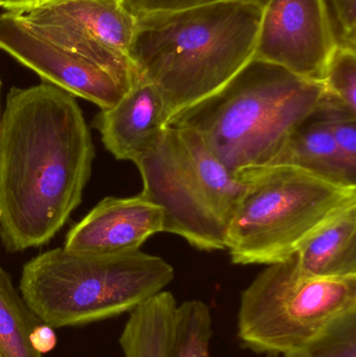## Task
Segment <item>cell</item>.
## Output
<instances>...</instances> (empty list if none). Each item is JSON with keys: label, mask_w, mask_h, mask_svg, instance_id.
<instances>
[{"label": "cell", "mask_w": 356, "mask_h": 357, "mask_svg": "<svg viewBox=\"0 0 356 357\" xmlns=\"http://www.w3.org/2000/svg\"><path fill=\"white\" fill-rule=\"evenodd\" d=\"M94 157L75 96L48 83L10 89L0 116V238L8 252L54 238L81 204Z\"/></svg>", "instance_id": "6da1fadb"}, {"label": "cell", "mask_w": 356, "mask_h": 357, "mask_svg": "<svg viewBox=\"0 0 356 357\" xmlns=\"http://www.w3.org/2000/svg\"><path fill=\"white\" fill-rule=\"evenodd\" d=\"M263 8L212 0L137 17L129 58L154 84L169 121L221 89L253 58Z\"/></svg>", "instance_id": "7a4b0ae2"}, {"label": "cell", "mask_w": 356, "mask_h": 357, "mask_svg": "<svg viewBox=\"0 0 356 357\" xmlns=\"http://www.w3.org/2000/svg\"><path fill=\"white\" fill-rule=\"evenodd\" d=\"M325 96L322 82L253 58L221 89L173 115L167 126L196 132L238 177L271 165L292 134L321 109Z\"/></svg>", "instance_id": "3957f363"}, {"label": "cell", "mask_w": 356, "mask_h": 357, "mask_svg": "<svg viewBox=\"0 0 356 357\" xmlns=\"http://www.w3.org/2000/svg\"><path fill=\"white\" fill-rule=\"evenodd\" d=\"M173 278L169 262L141 250L94 254L63 247L29 260L19 289L36 317L54 329L130 314Z\"/></svg>", "instance_id": "277c9868"}, {"label": "cell", "mask_w": 356, "mask_h": 357, "mask_svg": "<svg viewBox=\"0 0 356 357\" xmlns=\"http://www.w3.org/2000/svg\"><path fill=\"white\" fill-rule=\"evenodd\" d=\"M141 195L161 208L163 232L200 251L226 250L228 227L245 190L196 132L167 126L133 161Z\"/></svg>", "instance_id": "5b68a950"}, {"label": "cell", "mask_w": 356, "mask_h": 357, "mask_svg": "<svg viewBox=\"0 0 356 357\" xmlns=\"http://www.w3.org/2000/svg\"><path fill=\"white\" fill-rule=\"evenodd\" d=\"M245 190L228 227L226 249L240 266L288 259L322 225L356 204V186L286 165L238 174Z\"/></svg>", "instance_id": "8992f818"}, {"label": "cell", "mask_w": 356, "mask_h": 357, "mask_svg": "<svg viewBox=\"0 0 356 357\" xmlns=\"http://www.w3.org/2000/svg\"><path fill=\"white\" fill-rule=\"evenodd\" d=\"M355 312L356 276H311L294 254L267 266L242 291L238 337L254 354L284 356Z\"/></svg>", "instance_id": "52a82bcc"}, {"label": "cell", "mask_w": 356, "mask_h": 357, "mask_svg": "<svg viewBox=\"0 0 356 357\" xmlns=\"http://www.w3.org/2000/svg\"><path fill=\"white\" fill-rule=\"evenodd\" d=\"M0 50L45 83L100 110L117 104L138 77L127 54L69 27L26 20L13 10L0 15Z\"/></svg>", "instance_id": "ba28073f"}, {"label": "cell", "mask_w": 356, "mask_h": 357, "mask_svg": "<svg viewBox=\"0 0 356 357\" xmlns=\"http://www.w3.org/2000/svg\"><path fill=\"white\" fill-rule=\"evenodd\" d=\"M336 47L324 0H270L263 8L254 58L323 83Z\"/></svg>", "instance_id": "9c48e42d"}, {"label": "cell", "mask_w": 356, "mask_h": 357, "mask_svg": "<svg viewBox=\"0 0 356 357\" xmlns=\"http://www.w3.org/2000/svg\"><path fill=\"white\" fill-rule=\"evenodd\" d=\"M159 232H163L162 210L141 193L108 197L71 228L64 248L79 253H125L140 250Z\"/></svg>", "instance_id": "30bf717a"}, {"label": "cell", "mask_w": 356, "mask_h": 357, "mask_svg": "<svg viewBox=\"0 0 356 357\" xmlns=\"http://www.w3.org/2000/svg\"><path fill=\"white\" fill-rule=\"evenodd\" d=\"M169 123L158 88L138 75L131 89L111 108L102 110L94 125L105 148L117 160L133 162Z\"/></svg>", "instance_id": "8fae6325"}, {"label": "cell", "mask_w": 356, "mask_h": 357, "mask_svg": "<svg viewBox=\"0 0 356 357\" xmlns=\"http://www.w3.org/2000/svg\"><path fill=\"white\" fill-rule=\"evenodd\" d=\"M13 12L26 20L69 27L125 54L137 24V17L121 0H66Z\"/></svg>", "instance_id": "7c38bea8"}, {"label": "cell", "mask_w": 356, "mask_h": 357, "mask_svg": "<svg viewBox=\"0 0 356 357\" xmlns=\"http://www.w3.org/2000/svg\"><path fill=\"white\" fill-rule=\"evenodd\" d=\"M296 254L301 268L311 276H356V204L311 233Z\"/></svg>", "instance_id": "4fadbf2b"}, {"label": "cell", "mask_w": 356, "mask_h": 357, "mask_svg": "<svg viewBox=\"0 0 356 357\" xmlns=\"http://www.w3.org/2000/svg\"><path fill=\"white\" fill-rule=\"evenodd\" d=\"M270 165L298 167L336 184L356 186V174L343 160L320 110L292 134Z\"/></svg>", "instance_id": "5bb4252c"}, {"label": "cell", "mask_w": 356, "mask_h": 357, "mask_svg": "<svg viewBox=\"0 0 356 357\" xmlns=\"http://www.w3.org/2000/svg\"><path fill=\"white\" fill-rule=\"evenodd\" d=\"M177 306L173 294L163 291L132 310L119 337L123 356H169Z\"/></svg>", "instance_id": "9a60e30c"}, {"label": "cell", "mask_w": 356, "mask_h": 357, "mask_svg": "<svg viewBox=\"0 0 356 357\" xmlns=\"http://www.w3.org/2000/svg\"><path fill=\"white\" fill-rule=\"evenodd\" d=\"M41 321L25 303L0 264V352L3 357H43L31 345Z\"/></svg>", "instance_id": "2e32d148"}, {"label": "cell", "mask_w": 356, "mask_h": 357, "mask_svg": "<svg viewBox=\"0 0 356 357\" xmlns=\"http://www.w3.org/2000/svg\"><path fill=\"white\" fill-rule=\"evenodd\" d=\"M212 316L201 300L183 302L176 308L173 340L167 357H212Z\"/></svg>", "instance_id": "e0dca14e"}, {"label": "cell", "mask_w": 356, "mask_h": 357, "mask_svg": "<svg viewBox=\"0 0 356 357\" xmlns=\"http://www.w3.org/2000/svg\"><path fill=\"white\" fill-rule=\"evenodd\" d=\"M284 357H356V312L339 319L311 343Z\"/></svg>", "instance_id": "ac0fdd59"}, {"label": "cell", "mask_w": 356, "mask_h": 357, "mask_svg": "<svg viewBox=\"0 0 356 357\" xmlns=\"http://www.w3.org/2000/svg\"><path fill=\"white\" fill-rule=\"evenodd\" d=\"M326 91L356 114V50L336 46L326 67Z\"/></svg>", "instance_id": "d6986e66"}, {"label": "cell", "mask_w": 356, "mask_h": 357, "mask_svg": "<svg viewBox=\"0 0 356 357\" xmlns=\"http://www.w3.org/2000/svg\"><path fill=\"white\" fill-rule=\"evenodd\" d=\"M336 46L356 50V0H324Z\"/></svg>", "instance_id": "ffe728a7"}, {"label": "cell", "mask_w": 356, "mask_h": 357, "mask_svg": "<svg viewBox=\"0 0 356 357\" xmlns=\"http://www.w3.org/2000/svg\"><path fill=\"white\" fill-rule=\"evenodd\" d=\"M212 0H123V4L135 17L158 10H179L206 3Z\"/></svg>", "instance_id": "44dd1931"}, {"label": "cell", "mask_w": 356, "mask_h": 357, "mask_svg": "<svg viewBox=\"0 0 356 357\" xmlns=\"http://www.w3.org/2000/svg\"><path fill=\"white\" fill-rule=\"evenodd\" d=\"M31 345L41 356L52 351L56 345V337L54 328L48 325L41 324L36 327L31 333Z\"/></svg>", "instance_id": "7402d4cb"}, {"label": "cell", "mask_w": 356, "mask_h": 357, "mask_svg": "<svg viewBox=\"0 0 356 357\" xmlns=\"http://www.w3.org/2000/svg\"><path fill=\"white\" fill-rule=\"evenodd\" d=\"M36 0H0V8L6 10H19L35 6Z\"/></svg>", "instance_id": "603a6c76"}, {"label": "cell", "mask_w": 356, "mask_h": 357, "mask_svg": "<svg viewBox=\"0 0 356 357\" xmlns=\"http://www.w3.org/2000/svg\"><path fill=\"white\" fill-rule=\"evenodd\" d=\"M235 1L245 2V3L254 4V6H259L261 8H265L270 0H235Z\"/></svg>", "instance_id": "cb8c5ba5"}, {"label": "cell", "mask_w": 356, "mask_h": 357, "mask_svg": "<svg viewBox=\"0 0 356 357\" xmlns=\"http://www.w3.org/2000/svg\"><path fill=\"white\" fill-rule=\"evenodd\" d=\"M61 1H66V0H36L35 6H37V4L52 3V2ZM121 1H123V0H121Z\"/></svg>", "instance_id": "d4e9b609"}, {"label": "cell", "mask_w": 356, "mask_h": 357, "mask_svg": "<svg viewBox=\"0 0 356 357\" xmlns=\"http://www.w3.org/2000/svg\"><path fill=\"white\" fill-rule=\"evenodd\" d=\"M0 357H3V356L1 354V352H0Z\"/></svg>", "instance_id": "484cf974"}, {"label": "cell", "mask_w": 356, "mask_h": 357, "mask_svg": "<svg viewBox=\"0 0 356 357\" xmlns=\"http://www.w3.org/2000/svg\"><path fill=\"white\" fill-rule=\"evenodd\" d=\"M0 84H1V83H0Z\"/></svg>", "instance_id": "4316f807"}]
</instances>
